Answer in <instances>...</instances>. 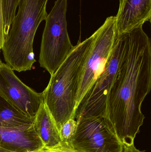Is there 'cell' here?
Segmentation results:
<instances>
[{
    "label": "cell",
    "instance_id": "cell-1",
    "mask_svg": "<svg viewBox=\"0 0 151 152\" xmlns=\"http://www.w3.org/2000/svg\"><path fill=\"white\" fill-rule=\"evenodd\" d=\"M126 33L124 53L109 92L104 119L122 144L134 142L151 88V40L140 26Z\"/></svg>",
    "mask_w": 151,
    "mask_h": 152
},
{
    "label": "cell",
    "instance_id": "cell-2",
    "mask_svg": "<svg viewBox=\"0 0 151 152\" xmlns=\"http://www.w3.org/2000/svg\"><path fill=\"white\" fill-rule=\"evenodd\" d=\"M95 35L79 42L50 79L43 94V102L57 127L74 119L79 80L84 62L94 42Z\"/></svg>",
    "mask_w": 151,
    "mask_h": 152
},
{
    "label": "cell",
    "instance_id": "cell-3",
    "mask_svg": "<svg viewBox=\"0 0 151 152\" xmlns=\"http://www.w3.org/2000/svg\"><path fill=\"white\" fill-rule=\"evenodd\" d=\"M48 1L19 0L17 12L1 50L5 63L14 71L30 70L36 61L34 40L38 27L48 16Z\"/></svg>",
    "mask_w": 151,
    "mask_h": 152
},
{
    "label": "cell",
    "instance_id": "cell-4",
    "mask_svg": "<svg viewBox=\"0 0 151 152\" xmlns=\"http://www.w3.org/2000/svg\"><path fill=\"white\" fill-rule=\"evenodd\" d=\"M67 0H56L45 20L39 62L51 76L59 68L74 47L67 32Z\"/></svg>",
    "mask_w": 151,
    "mask_h": 152
},
{
    "label": "cell",
    "instance_id": "cell-5",
    "mask_svg": "<svg viewBox=\"0 0 151 152\" xmlns=\"http://www.w3.org/2000/svg\"><path fill=\"white\" fill-rule=\"evenodd\" d=\"M126 38V33L117 34L103 70L76 108L74 115L76 121L86 118H105L108 95L124 53Z\"/></svg>",
    "mask_w": 151,
    "mask_h": 152
},
{
    "label": "cell",
    "instance_id": "cell-6",
    "mask_svg": "<svg viewBox=\"0 0 151 152\" xmlns=\"http://www.w3.org/2000/svg\"><path fill=\"white\" fill-rule=\"evenodd\" d=\"M95 38L82 70L76 98V107L102 73L117 35L115 16L108 17L94 33Z\"/></svg>",
    "mask_w": 151,
    "mask_h": 152
},
{
    "label": "cell",
    "instance_id": "cell-7",
    "mask_svg": "<svg viewBox=\"0 0 151 152\" xmlns=\"http://www.w3.org/2000/svg\"><path fill=\"white\" fill-rule=\"evenodd\" d=\"M76 130L69 142L80 152H122L123 145L103 118H89L77 121Z\"/></svg>",
    "mask_w": 151,
    "mask_h": 152
},
{
    "label": "cell",
    "instance_id": "cell-8",
    "mask_svg": "<svg viewBox=\"0 0 151 152\" xmlns=\"http://www.w3.org/2000/svg\"><path fill=\"white\" fill-rule=\"evenodd\" d=\"M0 94L24 114L34 118L43 102V94L24 84L6 63L0 68Z\"/></svg>",
    "mask_w": 151,
    "mask_h": 152
},
{
    "label": "cell",
    "instance_id": "cell-9",
    "mask_svg": "<svg viewBox=\"0 0 151 152\" xmlns=\"http://www.w3.org/2000/svg\"><path fill=\"white\" fill-rule=\"evenodd\" d=\"M115 17L118 34L129 32L151 21V0H119Z\"/></svg>",
    "mask_w": 151,
    "mask_h": 152
},
{
    "label": "cell",
    "instance_id": "cell-10",
    "mask_svg": "<svg viewBox=\"0 0 151 152\" xmlns=\"http://www.w3.org/2000/svg\"><path fill=\"white\" fill-rule=\"evenodd\" d=\"M0 147L15 152H30L44 147L33 125L21 128L0 126Z\"/></svg>",
    "mask_w": 151,
    "mask_h": 152
},
{
    "label": "cell",
    "instance_id": "cell-11",
    "mask_svg": "<svg viewBox=\"0 0 151 152\" xmlns=\"http://www.w3.org/2000/svg\"><path fill=\"white\" fill-rule=\"evenodd\" d=\"M33 126L44 148L51 149L62 142L59 130L44 102L35 115Z\"/></svg>",
    "mask_w": 151,
    "mask_h": 152
},
{
    "label": "cell",
    "instance_id": "cell-12",
    "mask_svg": "<svg viewBox=\"0 0 151 152\" xmlns=\"http://www.w3.org/2000/svg\"><path fill=\"white\" fill-rule=\"evenodd\" d=\"M34 118L19 110L0 94V126L10 128L29 127L33 125Z\"/></svg>",
    "mask_w": 151,
    "mask_h": 152
},
{
    "label": "cell",
    "instance_id": "cell-13",
    "mask_svg": "<svg viewBox=\"0 0 151 152\" xmlns=\"http://www.w3.org/2000/svg\"><path fill=\"white\" fill-rule=\"evenodd\" d=\"M18 2L19 0H3L5 37L9 32L12 20L16 15Z\"/></svg>",
    "mask_w": 151,
    "mask_h": 152
},
{
    "label": "cell",
    "instance_id": "cell-14",
    "mask_svg": "<svg viewBox=\"0 0 151 152\" xmlns=\"http://www.w3.org/2000/svg\"><path fill=\"white\" fill-rule=\"evenodd\" d=\"M77 125L76 121L72 118L68 120L62 126L59 130L62 142L69 143L74 135Z\"/></svg>",
    "mask_w": 151,
    "mask_h": 152
},
{
    "label": "cell",
    "instance_id": "cell-15",
    "mask_svg": "<svg viewBox=\"0 0 151 152\" xmlns=\"http://www.w3.org/2000/svg\"><path fill=\"white\" fill-rule=\"evenodd\" d=\"M48 150V152H80L73 148L68 143L63 142L57 146Z\"/></svg>",
    "mask_w": 151,
    "mask_h": 152
},
{
    "label": "cell",
    "instance_id": "cell-16",
    "mask_svg": "<svg viewBox=\"0 0 151 152\" xmlns=\"http://www.w3.org/2000/svg\"><path fill=\"white\" fill-rule=\"evenodd\" d=\"M5 40L4 33L3 0H0V50L2 49Z\"/></svg>",
    "mask_w": 151,
    "mask_h": 152
},
{
    "label": "cell",
    "instance_id": "cell-17",
    "mask_svg": "<svg viewBox=\"0 0 151 152\" xmlns=\"http://www.w3.org/2000/svg\"><path fill=\"white\" fill-rule=\"evenodd\" d=\"M123 149L122 152H144L136 148L134 145V142H127L123 144Z\"/></svg>",
    "mask_w": 151,
    "mask_h": 152
},
{
    "label": "cell",
    "instance_id": "cell-18",
    "mask_svg": "<svg viewBox=\"0 0 151 152\" xmlns=\"http://www.w3.org/2000/svg\"><path fill=\"white\" fill-rule=\"evenodd\" d=\"M30 152H48V149L45 148H43L42 149H40V150H37V151H34Z\"/></svg>",
    "mask_w": 151,
    "mask_h": 152
},
{
    "label": "cell",
    "instance_id": "cell-19",
    "mask_svg": "<svg viewBox=\"0 0 151 152\" xmlns=\"http://www.w3.org/2000/svg\"><path fill=\"white\" fill-rule=\"evenodd\" d=\"M0 152H15L9 151V150H6L2 147H0Z\"/></svg>",
    "mask_w": 151,
    "mask_h": 152
},
{
    "label": "cell",
    "instance_id": "cell-20",
    "mask_svg": "<svg viewBox=\"0 0 151 152\" xmlns=\"http://www.w3.org/2000/svg\"><path fill=\"white\" fill-rule=\"evenodd\" d=\"M2 63V62L1 60V58H0V68H1V65Z\"/></svg>",
    "mask_w": 151,
    "mask_h": 152
}]
</instances>
